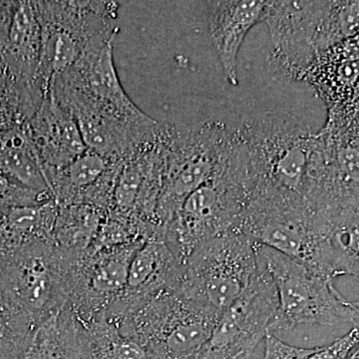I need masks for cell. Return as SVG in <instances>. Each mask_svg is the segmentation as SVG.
Here are the masks:
<instances>
[{
  "label": "cell",
  "mask_w": 359,
  "mask_h": 359,
  "mask_svg": "<svg viewBox=\"0 0 359 359\" xmlns=\"http://www.w3.org/2000/svg\"><path fill=\"white\" fill-rule=\"evenodd\" d=\"M250 193L244 145L237 130L229 140L214 175L191 194L166 228V242L182 264L207 241L240 231Z\"/></svg>",
  "instance_id": "obj_1"
},
{
  "label": "cell",
  "mask_w": 359,
  "mask_h": 359,
  "mask_svg": "<svg viewBox=\"0 0 359 359\" xmlns=\"http://www.w3.org/2000/svg\"><path fill=\"white\" fill-rule=\"evenodd\" d=\"M237 129L247 155L250 192L266 189L304 198L314 133L294 116L275 111L243 118Z\"/></svg>",
  "instance_id": "obj_2"
},
{
  "label": "cell",
  "mask_w": 359,
  "mask_h": 359,
  "mask_svg": "<svg viewBox=\"0 0 359 359\" xmlns=\"http://www.w3.org/2000/svg\"><path fill=\"white\" fill-rule=\"evenodd\" d=\"M41 26V49L34 84L45 98L50 85L94 47L114 41V1H35Z\"/></svg>",
  "instance_id": "obj_3"
},
{
  "label": "cell",
  "mask_w": 359,
  "mask_h": 359,
  "mask_svg": "<svg viewBox=\"0 0 359 359\" xmlns=\"http://www.w3.org/2000/svg\"><path fill=\"white\" fill-rule=\"evenodd\" d=\"M240 231L257 244L334 280L325 231L304 198L271 190L252 191Z\"/></svg>",
  "instance_id": "obj_4"
},
{
  "label": "cell",
  "mask_w": 359,
  "mask_h": 359,
  "mask_svg": "<svg viewBox=\"0 0 359 359\" xmlns=\"http://www.w3.org/2000/svg\"><path fill=\"white\" fill-rule=\"evenodd\" d=\"M257 256L278 294V314L269 334L290 332L299 325L351 323L359 328L358 309L339 292L334 280L266 245L257 244Z\"/></svg>",
  "instance_id": "obj_5"
},
{
  "label": "cell",
  "mask_w": 359,
  "mask_h": 359,
  "mask_svg": "<svg viewBox=\"0 0 359 359\" xmlns=\"http://www.w3.org/2000/svg\"><path fill=\"white\" fill-rule=\"evenodd\" d=\"M261 271L257 244L233 231L207 241L181 264L178 292L223 313Z\"/></svg>",
  "instance_id": "obj_6"
},
{
  "label": "cell",
  "mask_w": 359,
  "mask_h": 359,
  "mask_svg": "<svg viewBox=\"0 0 359 359\" xmlns=\"http://www.w3.org/2000/svg\"><path fill=\"white\" fill-rule=\"evenodd\" d=\"M230 131L217 120L191 125L163 124L164 181L155 212L156 224L161 228L166 229L184 201L214 175Z\"/></svg>",
  "instance_id": "obj_7"
},
{
  "label": "cell",
  "mask_w": 359,
  "mask_h": 359,
  "mask_svg": "<svg viewBox=\"0 0 359 359\" xmlns=\"http://www.w3.org/2000/svg\"><path fill=\"white\" fill-rule=\"evenodd\" d=\"M221 313L168 292L123 316L120 330L143 344L151 359H188L210 339Z\"/></svg>",
  "instance_id": "obj_8"
},
{
  "label": "cell",
  "mask_w": 359,
  "mask_h": 359,
  "mask_svg": "<svg viewBox=\"0 0 359 359\" xmlns=\"http://www.w3.org/2000/svg\"><path fill=\"white\" fill-rule=\"evenodd\" d=\"M0 287L37 325L59 313L67 299L55 244L34 241L1 257Z\"/></svg>",
  "instance_id": "obj_9"
},
{
  "label": "cell",
  "mask_w": 359,
  "mask_h": 359,
  "mask_svg": "<svg viewBox=\"0 0 359 359\" xmlns=\"http://www.w3.org/2000/svg\"><path fill=\"white\" fill-rule=\"evenodd\" d=\"M249 289L224 309L211 337L188 359L249 358L271 330L278 311L275 283L262 264Z\"/></svg>",
  "instance_id": "obj_10"
},
{
  "label": "cell",
  "mask_w": 359,
  "mask_h": 359,
  "mask_svg": "<svg viewBox=\"0 0 359 359\" xmlns=\"http://www.w3.org/2000/svg\"><path fill=\"white\" fill-rule=\"evenodd\" d=\"M302 79L327 104L323 129L335 138L351 140L359 118V40L354 37L323 52Z\"/></svg>",
  "instance_id": "obj_11"
},
{
  "label": "cell",
  "mask_w": 359,
  "mask_h": 359,
  "mask_svg": "<svg viewBox=\"0 0 359 359\" xmlns=\"http://www.w3.org/2000/svg\"><path fill=\"white\" fill-rule=\"evenodd\" d=\"M318 1H269L264 22L273 44V62L283 74L304 78L316 58Z\"/></svg>",
  "instance_id": "obj_12"
},
{
  "label": "cell",
  "mask_w": 359,
  "mask_h": 359,
  "mask_svg": "<svg viewBox=\"0 0 359 359\" xmlns=\"http://www.w3.org/2000/svg\"><path fill=\"white\" fill-rule=\"evenodd\" d=\"M181 264L165 238L146 241L130 264L126 290L111 306L118 316L131 313L144 302L168 292H178Z\"/></svg>",
  "instance_id": "obj_13"
},
{
  "label": "cell",
  "mask_w": 359,
  "mask_h": 359,
  "mask_svg": "<svg viewBox=\"0 0 359 359\" xmlns=\"http://www.w3.org/2000/svg\"><path fill=\"white\" fill-rule=\"evenodd\" d=\"M269 1L210 2L209 34L226 81L238 84V57L250 30L266 18Z\"/></svg>",
  "instance_id": "obj_14"
},
{
  "label": "cell",
  "mask_w": 359,
  "mask_h": 359,
  "mask_svg": "<svg viewBox=\"0 0 359 359\" xmlns=\"http://www.w3.org/2000/svg\"><path fill=\"white\" fill-rule=\"evenodd\" d=\"M27 126L45 175L62 169L87 151L74 118L50 93L45 97Z\"/></svg>",
  "instance_id": "obj_15"
},
{
  "label": "cell",
  "mask_w": 359,
  "mask_h": 359,
  "mask_svg": "<svg viewBox=\"0 0 359 359\" xmlns=\"http://www.w3.org/2000/svg\"><path fill=\"white\" fill-rule=\"evenodd\" d=\"M313 212L323 224L334 278L346 275L359 278V184Z\"/></svg>",
  "instance_id": "obj_16"
},
{
  "label": "cell",
  "mask_w": 359,
  "mask_h": 359,
  "mask_svg": "<svg viewBox=\"0 0 359 359\" xmlns=\"http://www.w3.org/2000/svg\"><path fill=\"white\" fill-rule=\"evenodd\" d=\"M40 49L41 26L35 1H14L4 57L14 76L32 85L36 91L34 80Z\"/></svg>",
  "instance_id": "obj_17"
},
{
  "label": "cell",
  "mask_w": 359,
  "mask_h": 359,
  "mask_svg": "<svg viewBox=\"0 0 359 359\" xmlns=\"http://www.w3.org/2000/svg\"><path fill=\"white\" fill-rule=\"evenodd\" d=\"M83 325L67 304L40 323L13 359H82Z\"/></svg>",
  "instance_id": "obj_18"
},
{
  "label": "cell",
  "mask_w": 359,
  "mask_h": 359,
  "mask_svg": "<svg viewBox=\"0 0 359 359\" xmlns=\"http://www.w3.org/2000/svg\"><path fill=\"white\" fill-rule=\"evenodd\" d=\"M0 173L25 188L51 193L27 124L0 132Z\"/></svg>",
  "instance_id": "obj_19"
},
{
  "label": "cell",
  "mask_w": 359,
  "mask_h": 359,
  "mask_svg": "<svg viewBox=\"0 0 359 359\" xmlns=\"http://www.w3.org/2000/svg\"><path fill=\"white\" fill-rule=\"evenodd\" d=\"M112 163L87 149L86 152L67 166L47 172V181L56 204H81L85 196L95 188L107 173Z\"/></svg>",
  "instance_id": "obj_20"
},
{
  "label": "cell",
  "mask_w": 359,
  "mask_h": 359,
  "mask_svg": "<svg viewBox=\"0 0 359 359\" xmlns=\"http://www.w3.org/2000/svg\"><path fill=\"white\" fill-rule=\"evenodd\" d=\"M106 212L87 204L58 205L54 244L68 254L83 252L93 245Z\"/></svg>",
  "instance_id": "obj_21"
},
{
  "label": "cell",
  "mask_w": 359,
  "mask_h": 359,
  "mask_svg": "<svg viewBox=\"0 0 359 359\" xmlns=\"http://www.w3.org/2000/svg\"><path fill=\"white\" fill-rule=\"evenodd\" d=\"M82 359H151L143 344L123 334L105 316L84 327Z\"/></svg>",
  "instance_id": "obj_22"
},
{
  "label": "cell",
  "mask_w": 359,
  "mask_h": 359,
  "mask_svg": "<svg viewBox=\"0 0 359 359\" xmlns=\"http://www.w3.org/2000/svg\"><path fill=\"white\" fill-rule=\"evenodd\" d=\"M37 323L0 287V359H13Z\"/></svg>",
  "instance_id": "obj_23"
},
{
  "label": "cell",
  "mask_w": 359,
  "mask_h": 359,
  "mask_svg": "<svg viewBox=\"0 0 359 359\" xmlns=\"http://www.w3.org/2000/svg\"><path fill=\"white\" fill-rule=\"evenodd\" d=\"M51 200H54L51 193L37 192L25 188L0 173V212L13 208L41 205Z\"/></svg>",
  "instance_id": "obj_24"
},
{
  "label": "cell",
  "mask_w": 359,
  "mask_h": 359,
  "mask_svg": "<svg viewBox=\"0 0 359 359\" xmlns=\"http://www.w3.org/2000/svg\"><path fill=\"white\" fill-rule=\"evenodd\" d=\"M359 344V328L353 327L344 337L328 346L314 347L306 359H348Z\"/></svg>",
  "instance_id": "obj_25"
},
{
  "label": "cell",
  "mask_w": 359,
  "mask_h": 359,
  "mask_svg": "<svg viewBox=\"0 0 359 359\" xmlns=\"http://www.w3.org/2000/svg\"><path fill=\"white\" fill-rule=\"evenodd\" d=\"M264 359H306L314 351V347L302 348L290 346L269 332L264 337Z\"/></svg>",
  "instance_id": "obj_26"
},
{
  "label": "cell",
  "mask_w": 359,
  "mask_h": 359,
  "mask_svg": "<svg viewBox=\"0 0 359 359\" xmlns=\"http://www.w3.org/2000/svg\"><path fill=\"white\" fill-rule=\"evenodd\" d=\"M351 143L354 144V145L358 146L359 147V118L358 122V126H356L355 134H354V137Z\"/></svg>",
  "instance_id": "obj_27"
},
{
  "label": "cell",
  "mask_w": 359,
  "mask_h": 359,
  "mask_svg": "<svg viewBox=\"0 0 359 359\" xmlns=\"http://www.w3.org/2000/svg\"><path fill=\"white\" fill-rule=\"evenodd\" d=\"M354 306H355L356 309H358L359 311V301L353 302Z\"/></svg>",
  "instance_id": "obj_28"
},
{
  "label": "cell",
  "mask_w": 359,
  "mask_h": 359,
  "mask_svg": "<svg viewBox=\"0 0 359 359\" xmlns=\"http://www.w3.org/2000/svg\"><path fill=\"white\" fill-rule=\"evenodd\" d=\"M348 359H353V353L351 354V356H349Z\"/></svg>",
  "instance_id": "obj_29"
}]
</instances>
